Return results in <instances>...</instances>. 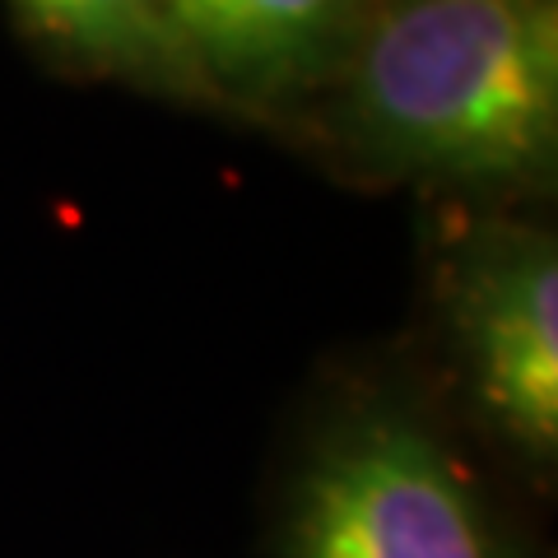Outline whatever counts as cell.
I'll return each instance as SVG.
<instances>
[{"label":"cell","mask_w":558,"mask_h":558,"mask_svg":"<svg viewBox=\"0 0 558 558\" xmlns=\"http://www.w3.org/2000/svg\"><path fill=\"white\" fill-rule=\"evenodd\" d=\"M322 98L359 172L539 196L558 178V0H368Z\"/></svg>","instance_id":"6da1fadb"},{"label":"cell","mask_w":558,"mask_h":558,"mask_svg":"<svg viewBox=\"0 0 558 558\" xmlns=\"http://www.w3.org/2000/svg\"><path fill=\"white\" fill-rule=\"evenodd\" d=\"M442 312L484 418L521 457H558V247L526 219L461 223L442 260Z\"/></svg>","instance_id":"3957f363"},{"label":"cell","mask_w":558,"mask_h":558,"mask_svg":"<svg viewBox=\"0 0 558 558\" xmlns=\"http://www.w3.org/2000/svg\"><path fill=\"white\" fill-rule=\"evenodd\" d=\"M289 558H502L461 461L405 410L344 414L293 494Z\"/></svg>","instance_id":"7a4b0ae2"},{"label":"cell","mask_w":558,"mask_h":558,"mask_svg":"<svg viewBox=\"0 0 558 558\" xmlns=\"http://www.w3.org/2000/svg\"><path fill=\"white\" fill-rule=\"evenodd\" d=\"M14 28L84 75L131 89L223 108L215 84L186 47L168 0H10Z\"/></svg>","instance_id":"5b68a950"},{"label":"cell","mask_w":558,"mask_h":558,"mask_svg":"<svg viewBox=\"0 0 558 558\" xmlns=\"http://www.w3.org/2000/svg\"><path fill=\"white\" fill-rule=\"evenodd\" d=\"M201 70L238 112H284L322 98L368 0H168Z\"/></svg>","instance_id":"277c9868"}]
</instances>
